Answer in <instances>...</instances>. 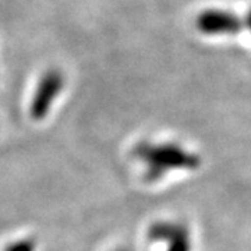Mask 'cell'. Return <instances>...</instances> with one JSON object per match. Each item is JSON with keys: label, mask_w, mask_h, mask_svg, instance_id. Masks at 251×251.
Returning a JSON list of instances; mask_svg holds the SVG:
<instances>
[{"label": "cell", "mask_w": 251, "mask_h": 251, "mask_svg": "<svg viewBox=\"0 0 251 251\" xmlns=\"http://www.w3.org/2000/svg\"><path fill=\"white\" fill-rule=\"evenodd\" d=\"M134 155L144 165L145 177L150 181L166 177L173 172L197 171L201 166V158L196 152L176 143H138Z\"/></svg>", "instance_id": "1"}, {"label": "cell", "mask_w": 251, "mask_h": 251, "mask_svg": "<svg viewBox=\"0 0 251 251\" xmlns=\"http://www.w3.org/2000/svg\"><path fill=\"white\" fill-rule=\"evenodd\" d=\"M148 240L161 246L162 251H193L194 240L187 224L179 219H162L148 229Z\"/></svg>", "instance_id": "2"}, {"label": "cell", "mask_w": 251, "mask_h": 251, "mask_svg": "<svg viewBox=\"0 0 251 251\" xmlns=\"http://www.w3.org/2000/svg\"><path fill=\"white\" fill-rule=\"evenodd\" d=\"M66 85V77L60 70L52 69L41 77L31 100L29 115L35 122H42L60 97Z\"/></svg>", "instance_id": "3"}, {"label": "cell", "mask_w": 251, "mask_h": 251, "mask_svg": "<svg viewBox=\"0 0 251 251\" xmlns=\"http://www.w3.org/2000/svg\"><path fill=\"white\" fill-rule=\"evenodd\" d=\"M197 25L201 32L208 35H227L242 29V21L237 16L224 10H206L200 14Z\"/></svg>", "instance_id": "4"}, {"label": "cell", "mask_w": 251, "mask_h": 251, "mask_svg": "<svg viewBox=\"0 0 251 251\" xmlns=\"http://www.w3.org/2000/svg\"><path fill=\"white\" fill-rule=\"evenodd\" d=\"M38 249V240L34 236H27L23 239H18L16 242L10 243L4 249V251H36Z\"/></svg>", "instance_id": "5"}, {"label": "cell", "mask_w": 251, "mask_h": 251, "mask_svg": "<svg viewBox=\"0 0 251 251\" xmlns=\"http://www.w3.org/2000/svg\"><path fill=\"white\" fill-rule=\"evenodd\" d=\"M249 25H250V29H251V11H250V16H249Z\"/></svg>", "instance_id": "6"}, {"label": "cell", "mask_w": 251, "mask_h": 251, "mask_svg": "<svg viewBox=\"0 0 251 251\" xmlns=\"http://www.w3.org/2000/svg\"><path fill=\"white\" fill-rule=\"evenodd\" d=\"M116 251H130V250H126V249H120V250H116Z\"/></svg>", "instance_id": "7"}]
</instances>
